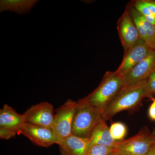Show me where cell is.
<instances>
[{
	"instance_id": "11",
	"label": "cell",
	"mask_w": 155,
	"mask_h": 155,
	"mask_svg": "<svg viewBox=\"0 0 155 155\" xmlns=\"http://www.w3.org/2000/svg\"><path fill=\"white\" fill-rule=\"evenodd\" d=\"M58 144L61 155H86L90 145V140L71 134Z\"/></svg>"
},
{
	"instance_id": "13",
	"label": "cell",
	"mask_w": 155,
	"mask_h": 155,
	"mask_svg": "<svg viewBox=\"0 0 155 155\" xmlns=\"http://www.w3.org/2000/svg\"><path fill=\"white\" fill-rule=\"evenodd\" d=\"M25 122L23 114H18L10 106L5 104L0 110V127L14 129L19 134L20 128Z\"/></svg>"
},
{
	"instance_id": "20",
	"label": "cell",
	"mask_w": 155,
	"mask_h": 155,
	"mask_svg": "<svg viewBox=\"0 0 155 155\" xmlns=\"http://www.w3.org/2000/svg\"><path fill=\"white\" fill-rule=\"evenodd\" d=\"M145 5L155 16V0H142Z\"/></svg>"
},
{
	"instance_id": "7",
	"label": "cell",
	"mask_w": 155,
	"mask_h": 155,
	"mask_svg": "<svg viewBox=\"0 0 155 155\" xmlns=\"http://www.w3.org/2000/svg\"><path fill=\"white\" fill-rule=\"evenodd\" d=\"M23 115L25 122L51 128L55 113L51 104L43 102L31 107Z\"/></svg>"
},
{
	"instance_id": "3",
	"label": "cell",
	"mask_w": 155,
	"mask_h": 155,
	"mask_svg": "<svg viewBox=\"0 0 155 155\" xmlns=\"http://www.w3.org/2000/svg\"><path fill=\"white\" fill-rule=\"evenodd\" d=\"M103 120L102 114L90 105L84 97L78 101L72 122V134L90 138L96 126Z\"/></svg>"
},
{
	"instance_id": "15",
	"label": "cell",
	"mask_w": 155,
	"mask_h": 155,
	"mask_svg": "<svg viewBox=\"0 0 155 155\" xmlns=\"http://www.w3.org/2000/svg\"><path fill=\"white\" fill-rule=\"evenodd\" d=\"M135 9L142 15L150 23L155 24V16L144 5L142 0H135L130 2Z\"/></svg>"
},
{
	"instance_id": "21",
	"label": "cell",
	"mask_w": 155,
	"mask_h": 155,
	"mask_svg": "<svg viewBox=\"0 0 155 155\" xmlns=\"http://www.w3.org/2000/svg\"><path fill=\"white\" fill-rule=\"evenodd\" d=\"M153 103L149 110V116L151 120L155 121V98H153Z\"/></svg>"
},
{
	"instance_id": "22",
	"label": "cell",
	"mask_w": 155,
	"mask_h": 155,
	"mask_svg": "<svg viewBox=\"0 0 155 155\" xmlns=\"http://www.w3.org/2000/svg\"><path fill=\"white\" fill-rule=\"evenodd\" d=\"M146 155H155V144L152 147L148 152Z\"/></svg>"
},
{
	"instance_id": "1",
	"label": "cell",
	"mask_w": 155,
	"mask_h": 155,
	"mask_svg": "<svg viewBox=\"0 0 155 155\" xmlns=\"http://www.w3.org/2000/svg\"><path fill=\"white\" fill-rule=\"evenodd\" d=\"M145 97L150 98L147 89V80L134 86L124 87L106 107L102 114L105 121L122 111L135 109Z\"/></svg>"
},
{
	"instance_id": "6",
	"label": "cell",
	"mask_w": 155,
	"mask_h": 155,
	"mask_svg": "<svg viewBox=\"0 0 155 155\" xmlns=\"http://www.w3.org/2000/svg\"><path fill=\"white\" fill-rule=\"evenodd\" d=\"M155 69V50H152L144 60L123 75L124 87L137 85L146 80Z\"/></svg>"
},
{
	"instance_id": "25",
	"label": "cell",
	"mask_w": 155,
	"mask_h": 155,
	"mask_svg": "<svg viewBox=\"0 0 155 155\" xmlns=\"http://www.w3.org/2000/svg\"><path fill=\"white\" fill-rule=\"evenodd\" d=\"M154 134V135L155 136V134Z\"/></svg>"
},
{
	"instance_id": "19",
	"label": "cell",
	"mask_w": 155,
	"mask_h": 155,
	"mask_svg": "<svg viewBox=\"0 0 155 155\" xmlns=\"http://www.w3.org/2000/svg\"><path fill=\"white\" fill-rule=\"evenodd\" d=\"M17 133L18 131L14 129L0 127V138L2 139L8 140L14 137Z\"/></svg>"
},
{
	"instance_id": "17",
	"label": "cell",
	"mask_w": 155,
	"mask_h": 155,
	"mask_svg": "<svg viewBox=\"0 0 155 155\" xmlns=\"http://www.w3.org/2000/svg\"><path fill=\"white\" fill-rule=\"evenodd\" d=\"M114 150L102 146L94 145L90 147L86 155H109Z\"/></svg>"
},
{
	"instance_id": "24",
	"label": "cell",
	"mask_w": 155,
	"mask_h": 155,
	"mask_svg": "<svg viewBox=\"0 0 155 155\" xmlns=\"http://www.w3.org/2000/svg\"><path fill=\"white\" fill-rule=\"evenodd\" d=\"M154 32H155V24L154 25Z\"/></svg>"
},
{
	"instance_id": "8",
	"label": "cell",
	"mask_w": 155,
	"mask_h": 155,
	"mask_svg": "<svg viewBox=\"0 0 155 155\" xmlns=\"http://www.w3.org/2000/svg\"><path fill=\"white\" fill-rule=\"evenodd\" d=\"M152 50L143 39L140 38L135 44L124 54L122 63L116 72L123 76L144 60Z\"/></svg>"
},
{
	"instance_id": "18",
	"label": "cell",
	"mask_w": 155,
	"mask_h": 155,
	"mask_svg": "<svg viewBox=\"0 0 155 155\" xmlns=\"http://www.w3.org/2000/svg\"><path fill=\"white\" fill-rule=\"evenodd\" d=\"M147 89L150 98L155 94V69L147 79Z\"/></svg>"
},
{
	"instance_id": "4",
	"label": "cell",
	"mask_w": 155,
	"mask_h": 155,
	"mask_svg": "<svg viewBox=\"0 0 155 155\" xmlns=\"http://www.w3.org/2000/svg\"><path fill=\"white\" fill-rule=\"evenodd\" d=\"M155 144L154 134L144 127L133 137L117 141L115 150L125 155H146Z\"/></svg>"
},
{
	"instance_id": "14",
	"label": "cell",
	"mask_w": 155,
	"mask_h": 155,
	"mask_svg": "<svg viewBox=\"0 0 155 155\" xmlns=\"http://www.w3.org/2000/svg\"><path fill=\"white\" fill-rule=\"evenodd\" d=\"M38 2L36 0H1L0 11H9L18 14H26Z\"/></svg>"
},
{
	"instance_id": "23",
	"label": "cell",
	"mask_w": 155,
	"mask_h": 155,
	"mask_svg": "<svg viewBox=\"0 0 155 155\" xmlns=\"http://www.w3.org/2000/svg\"><path fill=\"white\" fill-rule=\"evenodd\" d=\"M127 155L124 154H122V153H121L117 152V151H116L115 150H114L113 151H112V152H111L110 153V155Z\"/></svg>"
},
{
	"instance_id": "10",
	"label": "cell",
	"mask_w": 155,
	"mask_h": 155,
	"mask_svg": "<svg viewBox=\"0 0 155 155\" xmlns=\"http://www.w3.org/2000/svg\"><path fill=\"white\" fill-rule=\"evenodd\" d=\"M117 28L125 54L140 38L133 19L126 10L118 19Z\"/></svg>"
},
{
	"instance_id": "12",
	"label": "cell",
	"mask_w": 155,
	"mask_h": 155,
	"mask_svg": "<svg viewBox=\"0 0 155 155\" xmlns=\"http://www.w3.org/2000/svg\"><path fill=\"white\" fill-rule=\"evenodd\" d=\"M90 145L102 146L115 150L117 141L112 137L106 121L103 119L93 130L90 137Z\"/></svg>"
},
{
	"instance_id": "9",
	"label": "cell",
	"mask_w": 155,
	"mask_h": 155,
	"mask_svg": "<svg viewBox=\"0 0 155 155\" xmlns=\"http://www.w3.org/2000/svg\"><path fill=\"white\" fill-rule=\"evenodd\" d=\"M19 134L28 137L32 142L40 146H51L57 140L51 128L35 125L25 122L20 128Z\"/></svg>"
},
{
	"instance_id": "16",
	"label": "cell",
	"mask_w": 155,
	"mask_h": 155,
	"mask_svg": "<svg viewBox=\"0 0 155 155\" xmlns=\"http://www.w3.org/2000/svg\"><path fill=\"white\" fill-rule=\"evenodd\" d=\"M112 137L117 141L123 140L127 132L126 126L121 122H115L110 128Z\"/></svg>"
},
{
	"instance_id": "5",
	"label": "cell",
	"mask_w": 155,
	"mask_h": 155,
	"mask_svg": "<svg viewBox=\"0 0 155 155\" xmlns=\"http://www.w3.org/2000/svg\"><path fill=\"white\" fill-rule=\"evenodd\" d=\"M77 106L78 101L69 99L56 110L51 128L57 144L72 134L73 117Z\"/></svg>"
},
{
	"instance_id": "2",
	"label": "cell",
	"mask_w": 155,
	"mask_h": 155,
	"mask_svg": "<svg viewBox=\"0 0 155 155\" xmlns=\"http://www.w3.org/2000/svg\"><path fill=\"white\" fill-rule=\"evenodd\" d=\"M124 86L123 77L121 74L116 71H108L97 88L84 98L90 105L102 114L108 104Z\"/></svg>"
}]
</instances>
